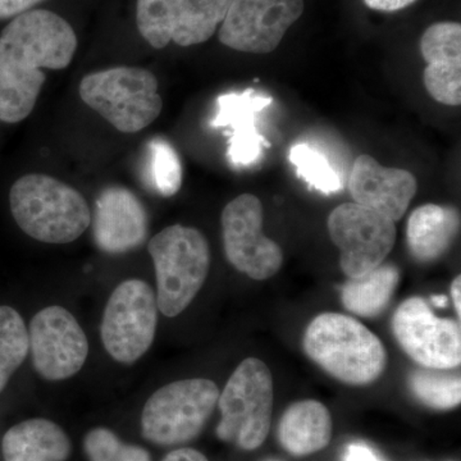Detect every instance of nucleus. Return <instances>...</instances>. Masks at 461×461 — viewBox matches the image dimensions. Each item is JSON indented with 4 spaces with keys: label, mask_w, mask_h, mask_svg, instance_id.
Instances as JSON below:
<instances>
[{
    "label": "nucleus",
    "mask_w": 461,
    "mask_h": 461,
    "mask_svg": "<svg viewBox=\"0 0 461 461\" xmlns=\"http://www.w3.org/2000/svg\"><path fill=\"white\" fill-rule=\"evenodd\" d=\"M77 50L72 26L54 12L32 9L14 17L0 33V121L29 117L41 95L42 69H63Z\"/></svg>",
    "instance_id": "1"
},
{
    "label": "nucleus",
    "mask_w": 461,
    "mask_h": 461,
    "mask_svg": "<svg viewBox=\"0 0 461 461\" xmlns=\"http://www.w3.org/2000/svg\"><path fill=\"white\" fill-rule=\"evenodd\" d=\"M12 215L30 238L69 244L91 223L86 200L65 182L41 173L23 176L9 191Z\"/></svg>",
    "instance_id": "2"
},
{
    "label": "nucleus",
    "mask_w": 461,
    "mask_h": 461,
    "mask_svg": "<svg viewBox=\"0 0 461 461\" xmlns=\"http://www.w3.org/2000/svg\"><path fill=\"white\" fill-rule=\"evenodd\" d=\"M303 345L315 364L345 384H372L386 368L387 354L381 339L348 315H318L306 329Z\"/></svg>",
    "instance_id": "3"
},
{
    "label": "nucleus",
    "mask_w": 461,
    "mask_h": 461,
    "mask_svg": "<svg viewBox=\"0 0 461 461\" xmlns=\"http://www.w3.org/2000/svg\"><path fill=\"white\" fill-rule=\"evenodd\" d=\"M148 250L156 268L158 309L166 317H176L193 303L208 277V241L193 227L173 224L149 241Z\"/></svg>",
    "instance_id": "4"
},
{
    "label": "nucleus",
    "mask_w": 461,
    "mask_h": 461,
    "mask_svg": "<svg viewBox=\"0 0 461 461\" xmlns=\"http://www.w3.org/2000/svg\"><path fill=\"white\" fill-rule=\"evenodd\" d=\"M156 76L139 67H113L85 76L78 93L87 107L115 130L135 133L147 129L163 109Z\"/></svg>",
    "instance_id": "5"
},
{
    "label": "nucleus",
    "mask_w": 461,
    "mask_h": 461,
    "mask_svg": "<svg viewBox=\"0 0 461 461\" xmlns=\"http://www.w3.org/2000/svg\"><path fill=\"white\" fill-rule=\"evenodd\" d=\"M221 418L218 438L242 450H256L271 429L273 379L268 366L248 357L230 375L218 399Z\"/></svg>",
    "instance_id": "6"
},
{
    "label": "nucleus",
    "mask_w": 461,
    "mask_h": 461,
    "mask_svg": "<svg viewBox=\"0 0 461 461\" xmlns=\"http://www.w3.org/2000/svg\"><path fill=\"white\" fill-rule=\"evenodd\" d=\"M218 399L220 390L211 379L172 382L156 391L145 403L142 436L159 446L186 444L204 429Z\"/></svg>",
    "instance_id": "7"
},
{
    "label": "nucleus",
    "mask_w": 461,
    "mask_h": 461,
    "mask_svg": "<svg viewBox=\"0 0 461 461\" xmlns=\"http://www.w3.org/2000/svg\"><path fill=\"white\" fill-rule=\"evenodd\" d=\"M158 304L147 282L127 280L109 297L102 321V341L115 362L133 364L156 338Z\"/></svg>",
    "instance_id": "8"
},
{
    "label": "nucleus",
    "mask_w": 461,
    "mask_h": 461,
    "mask_svg": "<svg viewBox=\"0 0 461 461\" xmlns=\"http://www.w3.org/2000/svg\"><path fill=\"white\" fill-rule=\"evenodd\" d=\"M233 0H138L139 32L156 50L202 44L214 35Z\"/></svg>",
    "instance_id": "9"
},
{
    "label": "nucleus",
    "mask_w": 461,
    "mask_h": 461,
    "mask_svg": "<svg viewBox=\"0 0 461 461\" xmlns=\"http://www.w3.org/2000/svg\"><path fill=\"white\" fill-rule=\"evenodd\" d=\"M329 230L341 253L342 271L350 278L362 277L384 264L395 245V222L357 203L339 205L330 214Z\"/></svg>",
    "instance_id": "10"
},
{
    "label": "nucleus",
    "mask_w": 461,
    "mask_h": 461,
    "mask_svg": "<svg viewBox=\"0 0 461 461\" xmlns=\"http://www.w3.org/2000/svg\"><path fill=\"white\" fill-rule=\"evenodd\" d=\"M263 205L257 196L242 194L224 206L222 232L227 259L238 271L263 281L280 271L284 254L263 233Z\"/></svg>",
    "instance_id": "11"
},
{
    "label": "nucleus",
    "mask_w": 461,
    "mask_h": 461,
    "mask_svg": "<svg viewBox=\"0 0 461 461\" xmlns=\"http://www.w3.org/2000/svg\"><path fill=\"white\" fill-rule=\"evenodd\" d=\"M393 335L414 362L424 368H456L461 362L459 321L442 320L420 297H411L396 309Z\"/></svg>",
    "instance_id": "12"
},
{
    "label": "nucleus",
    "mask_w": 461,
    "mask_h": 461,
    "mask_svg": "<svg viewBox=\"0 0 461 461\" xmlns=\"http://www.w3.org/2000/svg\"><path fill=\"white\" fill-rule=\"evenodd\" d=\"M303 12L304 0H233L221 23L220 41L244 53H271Z\"/></svg>",
    "instance_id": "13"
},
{
    "label": "nucleus",
    "mask_w": 461,
    "mask_h": 461,
    "mask_svg": "<svg viewBox=\"0 0 461 461\" xmlns=\"http://www.w3.org/2000/svg\"><path fill=\"white\" fill-rule=\"evenodd\" d=\"M29 341L33 366L48 381L74 377L89 354L84 330L62 306H48L32 318Z\"/></svg>",
    "instance_id": "14"
},
{
    "label": "nucleus",
    "mask_w": 461,
    "mask_h": 461,
    "mask_svg": "<svg viewBox=\"0 0 461 461\" xmlns=\"http://www.w3.org/2000/svg\"><path fill=\"white\" fill-rule=\"evenodd\" d=\"M91 221L96 247L104 253H129L140 248L148 238L145 206L126 187L109 186L103 190Z\"/></svg>",
    "instance_id": "15"
},
{
    "label": "nucleus",
    "mask_w": 461,
    "mask_h": 461,
    "mask_svg": "<svg viewBox=\"0 0 461 461\" xmlns=\"http://www.w3.org/2000/svg\"><path fill=\"white\" fill-rule=\"evenodd\" d=\"M348 190L357 204L386 215L396 222L417 194V178L405 169L387 168L368 154L357 158L348 178Z\"/></svg>",
    "instance_id": "16"
},
{
    "label": "nucleus",
    "mask_w": 461,
    "mask_h": 461,
    "mask_svg": "<svg viewBox=\"0 0 461 461\" xmlns=\"http://www.w3.org/2000/svg\"><path fill=\"white\" fill-rule=\"evenodd\" d=\"M420 51L427 62L424 85L436 102L456 107L461 103V26L438 23L421 36Z\"/></svg>",
    "instance_id": "17"
},
{
    "label": "nucleus",
    "mask_w": 461,
    "mask_h": 461,
    "mask_svg": "<svg viewBox=\"0 0 461 461\" xmlns=\"http://www.w3.org/2000/svg\"><path fill=\"white\" fill-rule=\"evenodd\" d=\"M271 104V98L258 95L251 89L218 98V112L212 126L230 127L229 158L233 166H251L262 157L264 148H271L256 126V115Z\"/></svg>",
    "instance_id": "18"
},
{
    "label": "nucleus",
    "mask_w": 461,
    "mask_h": 461,
    "mask_svg": "<svg viewBox=\"0 0 461 461\" xmlns=\"http://www.w3.org/2000/svg\"><path fill=\"white\" fill-rule=\"evenodd\" d=\"M71 439L54 421L29 420L9 429L3 437L5 461H66Z\"/></svg>",
    "instance_id": "19"
},
{
    "label": "nucleus",
    "mask_w": 461,
    "mask_h": 461,
    "mask_svg": "<svg viewBox=\"0 0 461 461\" xmlns=\"http://www.w3.org/2000/svg\"><path fill=\"white\" fill-rule=\"evenodd\" d=\"M282 447L295 456H306L327 447L332 438V418L323 403L305 400L293 403L278 427Z\"/></svg>",
    "instance_id": "20"
},
{
    "label": "nucleus",
    "mask_w": 461,
    "mask_h": 461,
    "mask_svg": "<svg viewBox=\"0 0 461 461\" xmlns=\"http://www.w3.org/2000/svg\"><path fill=\"white\" fill-rule=\"evenodd\" d=\"M459 227V214L453 208L426 204L415 209L406 229L412 257L421 263L435 262L453 245Z\"/></svg>",
    "instance_id": "21"
},
{
    "label": "nucleus",
    "mask_w": 461,
    "mask_h": 461,
    "mask_svg": "<svg viewBox=\"0 0 461 461\" xmlns=\"http://www.w3.org/2000/svg\"><path fill=\"white\" fill-rule=\"evenodd\" d=\"M400 273L393 264H381L362 277L350 278L342 287V303L351 313L375 318L390 304Z\"/></svg>",
    "instance_id": "22"
},
{
    "label": "nucleus",
    "mask_w": 461,
    "mask_h": 461,
    "mask_svg": "<svg viewBox=\"0 0 461 461\" xmlns=\"http://www.w3.org/2000/svg\"><path fill=\"white\" fill-rule=\"evenodd\" d=\"M29 350V330L23 317L11 306H0V393L25 362Z\"/></svg>",
    "instance_id": "23"
},
{
    "label": "nucleus",
    "mask_w": 461,
    "mask_h": 461,
    "mask_svg": "<svg viewBox=\"0 0 461 461\" xmlns=\"http://www.w3.org/2000/svg\"><path fill=\"white\" fill-rule=\"evenodd\" d=\"M442 369H418L409 377V386L414 396L429 408L447 411L461 402L459 375L441 372Z\"/></svg>",
    "instance_id": "24"
},
{
    "label": "nucleus",
    "mask_w": 461,
    "mask_h": 461,
    "mask_svg": "<svg viewBox=\"0 0 461 461\" xmlns=\"http://www.w3.org/2000/svg\"><path fill=\"white\" fill-rule=\"evenodd\" d=\"M147 182L159 195L169 198L181 189L180 157L168 141L157 138L148 144Z\"/></svg>",
    "instance_id": "25"
},
{
    "label": "nucleus",
    "mask_w": 461,
    "mask_h": 461,
    "mask_svg": "<svg viewBox=\"0 0 461 461\" xmlns=\"http://www.w3.org/2000/svg\"><path fill=\"white\" fill-rule=\"evenodd\" d=\"M290 160L296 167L297 176L315 190L324 194L342 190V181L338 172L330 167L323 154L309 145L297 144L291 149Z\"/></svg>",
    "instance_id": "26"
},
{
    "label": "nucleus",
    "mask_w": 461,
    "mask_h": 461,
    "mask_svg": "<svg viewBox=\"0 0 461 461\" xmlns=\"http://www.w3.org/2000/svg\"><path fill=\"white\" fill-rule=\"evenodd\" d=\"M85 454L89 461H151L140 446L124 444L111 429H91L84 439Z\"/></svg>",
    "instance_id": "27"
},
{
    "label": "nucleus",
    "mask_w": 461,
    "mask_h": 461,
    "mask_svg": "<svg viewBox=\"0 0 461 461\" xmlns=\"http://www.w3.org/2000/svg\"><path fill=\"white\" fill-rule=\"evenodd\" d=\"M41 2L42 0H0V20L20 16L32 11V7Z\"/></svg>",
    "instance_id": "28"
},
{
    "label": "nucleus",
    "mask_w": 461,
    "mask_h": 461,
    "mask_svg": "<svg viewBox=\"0 0 461 461\" xmlns=\"http://www.w3.org/2000/svg\"><path fill=\"white\" fill-rule=\"evenodd\" d=\"M417 0H364L366 7L379 12H396L411 5Z\"/></svg>",
    "instance_id": "29"
},
{
    "label": "nucleus",
    "mask_w": 461,
    "mask_h": 461,
    "mask_svg": "<svg viewBox=\"0 0 461 461\" xmlns=\"http://www.w3.org/2000/svg\"><path fill=\"white\" fill-rule=\"evenodd\" d=\"M345 461H381L366 445L353 444L345 453Z\"/></svg>",
    "instance_id": "30"
},
{
    "label": "nucleus",
    "mask_w": 461,
    "mask_h": 461,
    "mask_svg": "<svg viewBox=\"0 0 461 461\" xmlns=\"http://www.w3.org/2000/svg\"><path fill=\"white\" fill-rule=\"evenodd\" d=\"M163 461H208L204 455L194 448H178L167 455Z\"/></svg>",
    "instance_id": "31"
},
{
    "label": "nucleus",
    "mask_w": 461,
    "mask_h": 461,
    "mask_svg": "<svg viewBox=\"0 0 461 461\" xmlns=\"http://www.w3.org/2000/svg\"><path fill=\"white\" fill-rule=\"evenodd\" d=\"M460 291H461V278H455L453 285H451V295H453L455 309H456L457 315L461 314V304H460Z\"/></svg>",
    "instance_id": "32"
},
{
    "label": "nucleus",
    "mask_w": 461,
    "mask_h": 461,
    "mask_svg": "<svg viewBox=\"0 0 461 461\" xmlns=\"http://www.w3.org/2000/svg\"><path fill=\"white\" fill-rule=\"evenodd\" d=\"M433 304L438 306V308H444V306L447 305V299L446 296H435L432 299Z\"/></svg>",
    "instance_id": "33"
},
{
    "label": "nucleus",
    "mask_w": 461,
    "mask_h": 461,
    "mask_svg": "<svg viewBox=\"0 0 461 461\" xmlns=\"http://www.w3.org/2000/svg\"><path fill=\"white\" fill-rule=\"evenodd\" d=\"M268 461H278V460H268Z\"/></svg>",
    "instance_id": "34"
}]
</instances>
